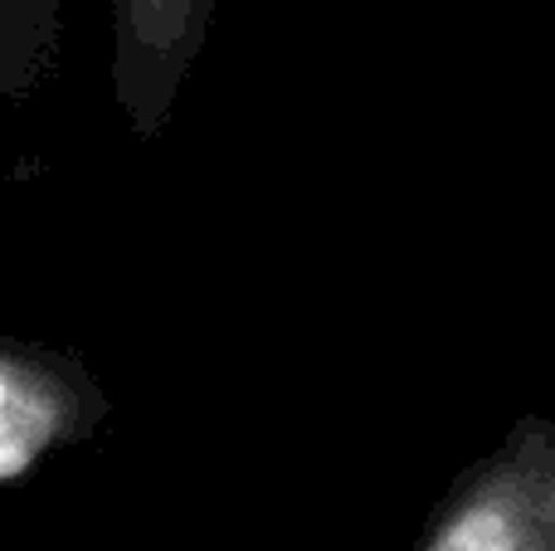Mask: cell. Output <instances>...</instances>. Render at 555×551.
<instances>
[{
  "instance_id": "obj_2",
  "label": "cell",
  "mask_w": 555,
  "mask_h": 551,
  "mask_svg": "<svg viewBox=\"0 0 555 551\" xmlns=\"http://www.w3.org/2000/svg\"><path fill=\"white\" fill-rule=\"evenodd\" d=\"M103 415L107 396L83 361L0 342V484H20L59 449L83 445Z\"/></svg>"
},
{
  "instance_id": "obj_3",
  "label": "cell",
  "mask_w": 555,
  "mask_h": 551,
  "mask_svg": "<svg viewBox=\"0 0 555 551\" xmlns=\"http://www.w3.org/2000/svg\"><path fill=\"white\" fill-rule=\"evenodd\" d=\"M210 15L215 0H113V98L137 137L171 123Z\"/></svg>"
},
{
  "instance_id": "obj_4",
  "label": "cell",
  "mask_w": 555,
  "mask_h": 551,
  "mask_svg": "<svg viewBox=\"0 0 555 551\" xmlns=\"http://www.w3.org/2000/svg\"><path fill=\"white\" fill-rule=\"evenodd\" d=\"M54 0H0V103L29 93L54 54Z\"/></svg>"
},
{
  "instance_id": "obj_1",
  "label": "cell",
  "mask_w": 555,
  "mask_h": 551,
  "mask_svg": "<svg viewBox=\"0 0 555 551\" xmlns=\"http://www.w3.org/2000/svg\"><path fill=\"white\" fill-rule=\"evenodd\" d=\"M414 551H555V420H517L463 469Z\"/></svg>"
}]
</instances>
